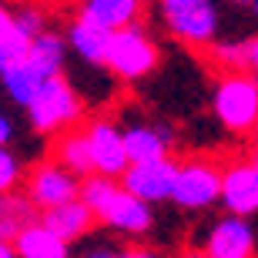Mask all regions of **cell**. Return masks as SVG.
<instances>
[{
  "label": "cell",
  "instance_id": "cell-1",
  "mask_svg": "<svg viewBox=\"0 0 258 258\" xmlns=\"http://www.w3.org/2000/svg\"><path fill=\"white\" fill-rule=\"evenodd\" d=\"M27 117L37 134H57V131H74L84 117V101L74 91V84L64 74L50 77L40 87V94L30 101Z\"/></svg>",
  "mask_w": 258,
  "mask_h": 258
},
{
  "label": "cell",
  "instance_id": "cell-2",
  "mask_svg": "<svg viewBox=\"0 0 258 258\" xmlns=\"http://www.w3.org/2000/svg\"><path fill=\"white\" fill-rule=\"evenodd\" d=\"M161 60V47L158 40L141 27H124L107 37V54H104V64L111 67V74L121 77V81H138V77L151 74L154 67Z\"/></svg>",
  "mask_w": 258,
  "mask_h": 258
},
{
  "label": "cell",
  "instance_id": "cell-3",
  "mask_svg": "<svg viewBox=\"0 0 258 258\" xmlns=\"http://www.w3.org/2000/svg\"><path fill=\"white\" fill-rule=\"evenodd\" d=\"M211 104L231 134H251L258 127V81L251 74H225Z\"/></svg>",
  "mask_w": 258,
  "mask_h": 258
},
{
  "label": "cell",
  "instance_id": "cell-4",
  "mask_svg": "<svg viewBox=\"0 0 258 258\" xmlns=\"http://www.w3.org/2000/svg\"><path fill=\"white\" fill-rule=\"evenodd\" d=\"M161 20L178 40L195 47L215 44V34H218V7L208 0H164Z\"/></svg>",
  "mask_w": 258,
  "mask_h": 258
},
{
  "label": "cell",
  "instance_id": "cell-5",
  "mask_svg": "<svg viewBox=\"0 0 258 258\" xmlns=\"http://www.w3.org/2000/svg\"><path fill=\"white\" fill-rule=\"evenodd\" d=\"M221 195V168L215 161H205V158H191V161L178 164V174H174V191L171 201L184 211H201L215 205Z\"/></svg>",
  "mask_w": 258,
  "mask_h": 258
},
{
  "label": "cell",
  "instance_id": "cell-6",
  "mask_svg": "<svg viewBox=\"0 0 258 258\" xmlns=\"http://www.w3.org/2000/svg\"><path fill=\"white\" fill-rule=\"evenodd\" d=\"M81 191V178H74L71 171H64L57 161H40L37 168H30L27 174V201L37 211H50L57 205L74 201Z\"/></svg>",
  "mask_w": 258,
  "mask_h": 258
},
{
  "label": "cell",
  "instance_id": "cell-7",
  "mask_svg": "<svg viewBox=\"0 0 258 258\" xmlns=\"http://www.w3.org/2000/svg\"><path fill=\"white\" fill-rule=\"evenodd\" d=\"M87 144H91V161H94V174L117 181L127 171V154H124V134L111 117H94L84 127Z\"/></svg>",
  "mask_w": 258,
  "mask_h": 258
},
{
  "label": "cell",
  "instance_id": "cell-8",
  "mask_svg": "<svg viewBox=\"0 0 258 258\" xmlns=\"http://www.w3.org/2000/svg\"><path fill=\"white\" fill-rule=\"evenodd\" d=\"M174 174H178V161L161 158V161L148 164H127V171L121 174V191L131 198L154 205V201H168L174 191Z\"/></svg>",
  "mask_w": 258,
  "mask_h": 258
},
{
  "label": "cell",
  "instance_id": "cell-9",
  "mask_svg": "<svg viewBox=\"0 0 258 258\" xmlns=\"http://www.w3.org/2000/svg\"><path fill=\"white\" fill-rule=\"evenodd\" d=\"M218 201L228 208L231 218H248L258 211V174L248 161L221 168V195Z\"/></svg>",
  "mask_w": 258,
  "mask_h": 258
},
{
  "label": "cell",
  "instance_id": "cell-10",
  "mask_svg": "<svg viewBox=\"0 0 258 258\" xmlns=\"http://www.w3.org/2000/svg\"><path fill=\"white\" fill-rule=\"evenodd\" d=\"M141 14H144L141 0H87L77 10V20H84L104 34H117L124 27H134L141 20Z\"/></svg>",
  "mask_w": 258,
  "mask_h": 258
},
{
  "label": "cell",
  "instance_id": "cell-11",
  "mask_svg": "<svg viewBox=\"0 0 258 258\" xmlns=\"http://www.w3.org/2000/svg\"><path fill=\"white\" fill-rule=\"evenodd\" d=\"M205 255L208 258H251L255 255V231L248 228L245 218L225 215V218L208 231Z\"/></svg>",
  "mask_w": 258,
  "mask_h": 258
},
{
  "label": "cell",
  "instance_id": "cell-12",
  "mask_svg": "<svg viewBox=\"0 0 258 258\" xmlns=\"http://www.w3.org/2000/svg\"><path fill=\"white\" fill-rule=\"evenodd\" d=\"M97 218L104 221L107 228L124 231V235H144V231L151 228V208L144 201L131 198L127 191H121V188L111 195V201H107L104 208L97 211Z\"/></svg>",
  "mask_w": 258,
  "mask_h": 258
},
{
  "label": "cell",
  "instance_id": "cell-13",
  "mask_svg": "<svg viewBox=\"0 0 258 258\" xmlns=\"http://www.w3.org/2000/svg\"><path fill=\"white\" fill-rule=\"evenodd\" d=\"M40 225L50 231V235H57L64 245H71V241L84 238L87 231H91V225H94V215L81 205V201H67V205H57V208L50 211H40Z\"/></svg>",
  "mask_w": 258,
  "mask_h": 258
},
{
  "label": "cell",
  "instance_id": "cell-14",
  "mask_svg": "<svg viewBox=\"0 0 258 258\" xmlns=\"http://www.w3.org/2000/svg\"><path fill=\"white\" fill-rule=\"evenodd\" d=\"M124 154L127 164H148V161H161L168 158V144H171V134L161 131V127L151 124H131L124 127Z\"/></svg>",
  "mask_w": 258,
  "mask_h": 258
},
{
  "label": "cell",
  "instance_id": "cell-15",
  "mask_svg": "<svg viewBox=\"0 0 258 258\" xmlns=\"http://www.w3.org/2000/svg\"><path fill=\"white\" fill-rule=\"evenodd\" d=\"M27 60L34 71H37L44 81H50V77H60V71H64V60H67V40L60 37V34H54V30H44L40 37L30 40L27 47Z\"/></svg>",
  "mask_w": 258,
  "mask_h": 258
},
{
  "label": "cell",
  "instance_id": "cell-16",
  "mask_svg": "<svg viewBox=\"0 0 258 258\" xmlns=\"http://www.w3.org/2000/svg\"><path fill=\"white\" fill-rule=\"evenodd\" d=\"M40 221V211L27 201V195L20 191H10V195H0V241H14Z\"/></svg>",
  "mask_w": 258,
  "mask_h": 258
},
{
  "label": "cell",
  "instance_id": "cell-17",
  "mask_svg": "<svg viewBox=\"0 0 258 258\" xmlns=\"http://www.w3.org/2000/svg\"><path fill=\"white\" fill-rule=\"evenodd\" d=\"M54 161L71 171L74 178H87L94 174V161H91V144H87L84 127H74V131H64L54 144Z\"/></svg>",
  "mask_w": 258,
  "mask_h": 258
},
{
  "label": "cell",
  "instance_id": "cell-18",
  "mask_svg": "<svg viewBox=\"0 0 258 258\" xmlns=\"http://www.w3.org/2000/svg\"><path fill=\"white\" fill-rule=\"evenodd\" d=\"M14 251H17V258H71L67 245L57 235H50L40 221L30 225V228L14 241Z\"/></svg>",
  "mask_w": 258,
  "mask_h": 258
},
{
  "label": "cell",
  "instance_id": "cell-19",
  "mask_svg": "<svg viewBox=\"0 0 258 258\" xmlns=\"http://www.w3.org/2000/svg\"><path fill=\"white\" fill-rule=\"evenodd\" d=\"M107 37H111V34L91 27V24H84V20H77V17L71 20V27H67V44H71V50H74L77 57H84L87 64H104Z\"/></svg>",
  "mask_w": 258,
  "mask_h": 258
},
{
  "label": "cell",
  "instance_id": "cell-20",
  "mask_svg": "<svg viewBox=\"0 0 258 258\" xmlns=\"http://www.w3.org/2000/svg\"><path fill=\"white\" fill-rule=\"evenodd\" d=\"M0 84H4V91H7V97L14 101V104L30 107V101L40 94V87L47 84V81H44V77H40L27 60H20L14 71H7V74L0 77Z\"/></svg>",
  "mask_w": 258,
  "mask_h": 258
},
{
  "label": "cell",
  "instance_id": "cell-21",
  "mask_svg": "<svg viewBox=\"0 0 258 258\" xmlns=\"http://www.w3.org/2000/svg\"><path fill=\"white\" fill-rule=\"evenodd\" d=\"M208 54L225 74H248V40H215L208 44Z\"/></svg>",
  "mask_w": 258,
  "mask_h": 258
},
{
  "label": "cell",
  "instance_id": "cell-22",
  "mask_svg": "<svg viewBox=\"0 0 258 258\" xmlns=\"http://www.w3.org/2000/svg\"><path fill=\"white\" fill-rule=\"evenodd\" d=\"M114 191H117V184L111 181V178L87 174V178H81V191H77V201H81V205H84V208L97 218V211H101L107 201H111V195H114Z\"/></svg>",
  "mask_w": 258,
  "mask_h": 258
},
{
  "label": "cell",
  "instance_id": "cell-23",
  "mask_svg": "<svg viewBox=\"0 0 258 258\" xmlns=\"http://www.w3.org/2000/svg\"><path fill=\"white\" fill-rule=\"evenodd\" d=\"M27 47H30V40L17 27H14V34H7V37L0 40V77L7 74V71H14L20 60L27 57Z\"/></svg>",
  "mask_w": 258,
  "mask_h": 258
},
{
  "label": "cell",
  "instance_id": "cell-24",
  "mask_svg": "<svg viewBox=\"0 0 258 258\" xmlns=\"http://www.w3.org/2000/svg\"><path fill=\"white\" fill-rule=\"evenodd\" d=\"M14 27H17L27 40H34V37H40V34L47 30V17H44L40 7H14Z\"/></svg>",
  "mask_w": 258,
  "mask_h": 258
},
{
  "label": "cell",
  "instance_id": "cell-25",
  "mask_svg": "<svg viewBox=\"0 0 258 258\" xmlns=\"http://www.w3.org/2000/svg\"><path fill=\"white\" fill-rule=\"evenodd\" d=\"M20 158L10 148H0V195H10V191H17V184H20Z\"/></svg>",
  "mask_w": 258,
  "mask_h": 258
},
{
  "label": "cell",
  "instance_id": "cell-26",
  "mask_svg": "<svg viewBox=\"0 0 258 258\" xmlns=\"http://www.w3.org/2000/svg\"><path fill=\"white\" fill-rule=\"evenodd\" d=\"M7 34H14V10L0 4V40L7 37Z\"/></svg>",
  "mask_w": 258,
  "mask_h": 258
},
{
  "label": "cell",
  "instance_id": "cell-27",
  "mask_svg": "<svg viewBox=\"0 0 258 258\" xmlns=\"http://www.w3.org/2000/svg\"><path fill=\"white\" fill-rule=\"evenodd\" d=\"M251 77L258 81V37H251L248 40V67H245Z\"/></svg>",
  "mask_w": 258,
  "mask_h": 258
},
{
  "label": "cell",
  "instance_id": "cell-28",
  "mask_svg": "<svg viewBox=\"0 0 258 258\" xmlns=\"http://www.w3.org/2000/svg\"><path fill=\"white\" fill-rule=\"evenodd\" d=\"M10 138H14V121L7 114H0V148H7Z\"/></svg>",
  "mask_w": 258,
  "mask_h": 258
},
{
  "label": "cell",
  "instance_id": "cell-29",
  "mask_svg": "<svg viewBox=\"0 0 258 258\" xmlns=\"http://www.w3.org/2000/svg\"><path fill=\"white\" fill-rule=\"evenodd\" d=\"M117 258H164V255H158L151 248H124V251H117Z\"/></svg>",
  "mask_w": 258,
  "mask_h": 258
},
{
  "label": "cell",
  "instance_id": "cell-30",
  "mask_svg": "<svg viewBox=\"0 0 258 258\" xmlns=\"http://www.w3.org/2000/svg\"><path fill=\"white\" fill-rule=\"evenodd\" d=\"M81 258H117V251H111V248H104V245H97V248H87Z\"/></svg>",
  "mask_w": 258,
  "mask_h": 258
},
{
  "label": "cell",
  "instance_id": "cell-31",
  "mask_svg": "<svg viewBox=\"0 0 258 258\" xmlns=\"http://www.w3.org/2000/svg\"><path fill=\"white\" fill-rule=\"evenodd\" d=\"M0 258H17V251H14L10 241H0Z\"/></svg>",
  "mask_w": 258,
  "mask_h": 258
},
{
  "label": "cell",
  "instance_id": "cell-32",
  "mask_svg": "<svg viewBox=\"0 0 258 258\" xmlns=\"http://www.w3.org/2000/svg\"><path fill=\"white\" fill-rule=\"evenodd\" d=\"M181 258H208V255H205V251H198V248H195V251H184Z\"/></svg>",
  "mask_w": 258,
  "mask_h": 258
},
{
  "label": "cell",
  "instance_id": "cell-33",
  "mask_svg": "<svg viewBox=\"0 0 258 258\" xmlns=\"http://www.w3.org/2000/svg\"><path fill=\"white\" fill-rule=\"evenodd\" d=\"M248 164H251V171L258 174V148H255V154H251V161H248Z\"/></svg>",
  "mask_w": 258,
  "mask_h": 258
},
{
  "label": "cell",
  "instance_id": "cell-34",
  "mask_svg": "<svg viewBox=\"0 0 258 258\" xmlns=\"http://www.w3.org/2000/svg\"><path fill=\"white\" fill-rule=\"evenodd\" d=\"M251 14H255V20H258V0H255V4H251Z\"/></svg>",
  "mask_w": 258,
  "mask_h": 258
},
{
  "label": "cell",
  "instance_id": "cell-35",
  "mask_svg": "<svg viewBox=\"0 0 258 258\" xmlns=\"http://www.w3.org/2000/svg\"><path fill=\"white\" fill-rule=\"evenodd\" d=\"M255 134H258V127H255Z\"/></svg>",
  "mask_w": 258,
  "mask_h": 258
}]
</instances>
